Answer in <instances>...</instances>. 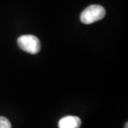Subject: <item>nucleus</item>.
<instances>
[{
	"instance_id": "nucleus-5",
	"label": "nucleus",
	"mask_w": 128,
	"mask_h": 128,
	"mask_svg": "<svg viewBox=\"0 0 128 128\" xmlns=\"http://www.w3.org/2000/svg\"><path fill=\"white\" fill-rule=\"evenodd\" d=\"M127 127H128V123L126 122V126H125V128H127Z\"/></svg>"
},
{
	"instance_id": "nucleus-4",
	"label": "nucleus",
	"mask_w": 128,
	"mask_h": 128,
	"mask_svg": "<svg viewBox=\"0 0 128 128\" xmlns=\"http://www.w3.org/2000/svg\"><path fill=\"white\" fill-rule=\"evenodd\" d=\"M0 128H12L11 123L7 117L0 116Z\"/></svg>"
},
{
	"instance_id": "nucleus-3",
	"label": "nucleus",
	"mask_w": 128,
	"mask_h": 128,
	"mask_svg": "<svg viewBox=\"0 0 128 128\" xmlns=\"http://www.w3.org/2000/svg\"><path fill=\"white\" fill-rule=\"evenodd\" d=\"M82 122L78 116H64L58 122L59 128H79L81 126Z\"/></svg>"
},
{
	"instance_id": "nucleus-2",
	"label": "nucleus",
	"mask_w": 128,
	"mask_h": 128,
	"mask_svg": "<svg viewBox=\"0 0 128 128\" xmlns=\"http://www.w3.org/2000/svg\"><path fill=\"white\" fill-rule=\"evenodd\" d=\"M18 45L25 52L36 54L41 49L39 39L33 35H22L18 38Z\"/></svg>"
},
{
	"instance_id": "nucleus-1",
	"label": "nucleus",
	"mask_w": 128,
	"mask_h": 128,
	"mask_svg": "<svg viewBox=\"0 0 128 128\" xmlns=\"http://www.w3.org/2000/svg\"><path fill=\"white\" fill-rule=\"evenodd\" d=\"M106 15L105 8L101 5H91L81 14V21L85 24H91L102 19Z\"/></svg>"
}]
</instances>
